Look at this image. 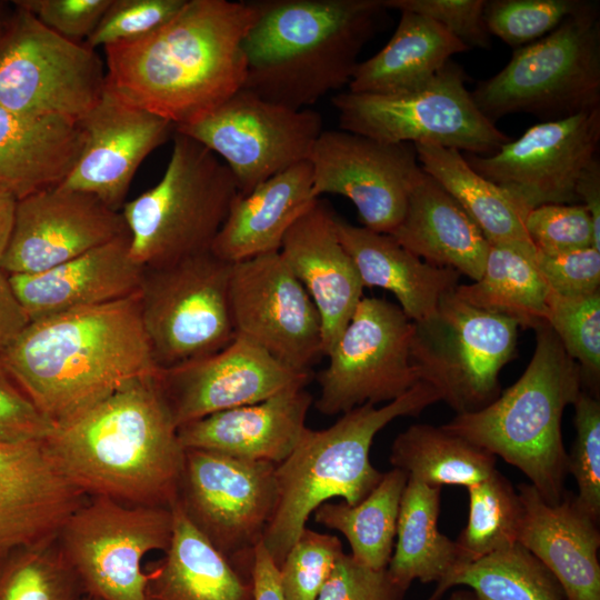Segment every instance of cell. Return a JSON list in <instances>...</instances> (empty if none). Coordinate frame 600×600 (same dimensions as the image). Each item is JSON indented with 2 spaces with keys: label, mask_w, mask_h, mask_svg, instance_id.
Masks as SVG:
<instances>
[{
  "label": "cell",
  "mask_w": 600,
  "mask_h": 600,
  "mask_svg": "<svg viewBox=\"0 0 600 600\" xmlns=\"http://www.w3.org/2000/svg\"><path fill=\"white\" fill-rule=\"evenodd\" d=\"M389 461L408 477L429 486L469 487L496 470V456L442 427L417 423L400 432Z\"/></svg>",
  "instance_id": "8d00e7d4"
},
{
  "label": "cell",
  "mask_w": 600,
  "mask_h": 600,
  "mask_svg": "<svg viewBox=\"0 0 600 600\" xmlns=\"http://www.w3.org/2000/svg\"><path fill=\"white\" fill-rule=\"evenodd\" d=\"M438 401V391L419 381L386 406L364 403L327 429L304 430L292 453L276 466L278 501L262 543L277 567L320 504L332 498L358 504L380 482L383 472L369 458L376 434L392 420L419 416Z\"/></svg>",
  "instance_id": "8992f818"
},
{
  "label": "cell",
  "mask_w": 600,
  "mask_h": 600,
  "mask_svg": "<svg viewBox=\"0 0 600 600\" xmlns=\"http://www.w3.org/2000/svg\"><path fill=\"white\" fill-rule=\"evenodd\" d=\"M56 539L0 557V600H79L84 594L61 550L53 547Z\"/></svg>",
  "instance_id": "60d3db41"
},
{
  "label": "cell",
  "mask_w": 600,
  "mask_h": 600,
  "mask_svg": "<svg viewBox=\"0 0 600 600\" xmlns=\"http://www.w3.org/2000/svg\"><path fill=\"white\" fill-rule=\"evenodd\" d=\"M334 221L338 238L363 287L392 292L412 322L431 316L440 300L459 284L457 271L423 261L391 234L356 227L337 216Z\"/></svg>",
  "instance_id": "f546056e"
},
{
  "label": "cell",
  "mask_w": 600,
  "mask_h": 600,
  "mask_svg": "<svg viewBox=\"0 0 600 600\" xmlns=\"http://www.w3.org/2000/svg\"><path fill=\"white\" fill-rule=\"evenodd\" d=\"M17 200L0 193V263L4 256L14 220Z\"/></svg>",
  "instance_id": "6f0895ef"
},
{
  "label": "cell",
  "mask_w": 600,
  "mask_h": 600,
  "mask_svg": "<svg viewBox=\"0 0 600 600\" xmlns=\"http://www.w3.org/2000/svg\"><path fill=\"white\" fill-rule=\"evenodd\" d=\"M547 323L566 352L578 362L582 383L599 390L600 291L581 297H562L550 291Z\"/></svg>",
  "instance_id": "b9f144b4"
},
{
  "label": "cell",
  "mask_w": 600,
  "mask_h": 600,
  "mask_svg": "<svg viewBox=\"0 0 600 600\" xmlns=\"http://www.w3.org/2000/svg\"><path fill=\"white\" fill-rule=\"evenodd\" d=\"M599 143L600 108L534 124L494 153L462 154L528 213L542 204L576 203L577 182L598 158Z\"/></svg>",
  "instance_id": "e0dca14e"
},
{
  "label": "cell",
  "mask_w": 600,
  "mask_h": 600,
  "mask_svg": "<svg viewBox=\"0 0 600 600\" xmlns=\"http://www.w3.org/2000/svg\"><path fill=\"white\" fill-rule=\"evenodd\" d=\"M404 593L387 569H371L343 552L316 600H402Z\"/></svg>",
  "instance_id": "f907efd6"
},
{
  "label": "cell",
  "mask_w": 600,
  "mask_h": 600,
  "mask_svg": "<svg viewBox=\"0 0 600 600\" xmlns=\"http://www.w3.org/2000/svg\"><path fill=\"white\" fill-rule=\"evenodd\" d=\"M522 522L518 542L536 556L560 583L566 600H600L598 524L564 492L547 503L531 483H520Z\"/></svg>",
  "instance_id": "4316f807"
},
{
  "label": "cell",
  "mask_w": 600,
  "mask_h": 600,
  "mask_svg": "<svg viewBox=\"0 0 600 600\" xmlns=\"http://www.w3.org/2000/svg\"><path fill=\"white\" fill-rule=\"evenodd\" d=\"M340 539L304 528L278 567L287 600H316L343 553Z\"/></svg>",
  "instance_id": "ee69618b"
},
{
  "label": "cell",
  "mask_w": 600,
  "mask_h": 600,
  "mask_svg": "<svg viewBox=\"0 0 600 600\" xmlns=\"http://www.w3.org/2000/svg\"><path fill=\"white\" fill-rule=\"evenodd\" d=\"M471 97L492 123L512 113L551 121L600 108L599 6L586 1L550 33L516 49Z\"/></svg>",
  "instance_id": "ba28073f"
},
{
  "label": "cell",
  "mask_w": 600,
  "mask_h": 600,
  "mask_svg": "<svg viewBox=\"0 0 600 600\" xmlns=\"http://www.w3.org/2000/svg\"><path fill=\"white\" fill-rule=\"evenodd\" d=\"M389 10L410 11L426 17L469 49L491 47L484 20L486 0H382Z\"/></svg>",
  "instance_id": "c3c4849f"
},
{
  "label": "cell",
  "mask_w": 600,
  "mask_h": 600,
  "mask_svg": "<svg viewBox=\"0 0 600 600\" xmlns=\"http://www.w3.org/2000/svg\"><path fill=\"white\" fill-rule=\"evenodd\" d=\"M229 301L236 337L303 372L323 354L320 314L279 251L232 263Z\"/></svg>",
  "instance_id": "d6986e66"
},
{
  "label": "cell",
  "mask_w": 600,
  "mask_h": 600,
  "mask_svg": "<svg viewBox=\"0 0 600 600\" xmlns=\"http://www.w3.org/2000/svg\"><path fill=\"white\" fill-rule=\"evenodd\" d=\"M400 13L387 44L359 62L348 91L396 94L416 90L432 79L451 57L469 50L437 22L410 11Z\"/></svg>",
  "instance_id": "d6a6232c"
},
{
  "label": "cell",
  "mask_w": 600,
  "mask_h": 600,
  "mask_svg": "<svg viewBox=\"0 0 600 600\" xmlns=\"http://www.w3.org/2000/svg\"><path fill=\"white\" fill-rule=\"evenodd\" d=\"M576 196L588 210L596 238L600 240V162L598 158L581 173L576 186Z\"/></svg>",
  "instance_id": "9f6ffc18"
},
{
  "label": "cell",
  "mask_w": 600,
  "mask_h": 600,
  "mask_svg": "<svg viewBox=\"0 0 600 600\" xmlns=\"http://www.w3.org/2000/svg\"><path fill=\"white\" fill-rule=\"evenodd\" d=\"M53 426L0 366V441H43Z\"/></svg>",
  "instance_id": "f5cc1de1"
},
{
  "label": "cell",
  "mask_w": 600,
  "mask_h": 600,
  "mask_svg": "<svg viewBox=\"0 0 600 600\" xmlns=\"http://www.w3.org/2000/svg\"><path fill=\"white\" fill-rule=\"evenodd\" d=\"M336 214L317 199L284 236L279 253L313 301L328 354L358 303L363 284L336 230Z\"/></svg>",
  "instance_id": "cb8c5ba5"
},
{
  "label": "cell",
  "mask_w": 600,
  "mask_h": 600,
  "mask_svg": "<svg viewBox=\"0 0 600 600\" xmlns=\"http://www.w3.org/2000/svg\"><path fill=\"white\" fill-rule=\"evenodd\" d=\"M14 4L34 16L59 36L84 43L111 0H17Z\"/></svg>",
  "instance_id": "816d5d0a"
},
{
  "label": "cell",
  "mask_w": 600,
  "mask_h": 600,
  "mask_svg": "<svg viewBox=\"0 0 600 600\" xmlns=\"http://www.w3.org/2000/svg\"><path fill=\"white\" fill-rule=\"evenodd\" d=\"M250 583L251 600H287L280 586L278 567L262 542L253 553Z\"/></svg>",
  "instance_id": "11a10c76"
},
{
  "label": "cell",
  "mask_w": 600,
  "mask_h": 600,
  "mask_svg": "<svg viewBox=\"0 0 600 600\" xmlns=\"http://www.w3.org/2000/svg\"><path fill=\"white\" fill-rule=\"evenodd\" d=\"M238 194L222 160L174 131L162 178L121 209L132 259L156 268L210 250Z\"/></svg>",
  "instance_id": "52a82bcc"
},
{
  "label": "cell",
  "mask_w": 600,
  "mask_h": 600,
  "mask_svg": "<svg viewBox=\"0 0 600 600\" xmlns=\"http://www.w3.org/2000/svg\"><path fill=\"white\" fill-rule=\"evenodd\" d=\"M186 0H111L84 44L96 50L142 37L169 21Z\"/></svg>",
  "instance_id": "7dc6e473"
},
{
  "label": "cell",
  "mask_w": 600,
  "mask_h": 600,
  "mask_svg": "<svg viewBox=\"0 0 600 600\" xmlns=\"http://www.w3.org/2000/svg\"><path fill=\"white\" fill-rule=\"evenodd\" d=\"M243 40V88L307 109L349 84L388 10L382 0H262Z\"/></svg>",
  "instance_id": "277c9868"
},
{
  "label": "cell",
  "mask_w": 600,
  "mask_h": 600,
  "mask_svg": "<svg viewBox=\"0 0 600 600\" xmlns=\"http://www.w3.org/2000/svg\"><path fill=\"white\" fill-rule=\"evenodd\" d=\"M538 252L557 254L593 247L600 251L591 217L581 203H548L530 210L524 219Z\"/></svg>",
  "instance_id": "bcb514c9"
},
{
  "label": "cell",
  "mask_w": 600,
  "mask_h": 600,
  "mask_svg": "<svg viewBox=\"0 0 600 600\" xmlns=\"http://www.w3.org/2000/svg\"><path fill=\"white\" fill-rule=\"evenodd\" d=\"M312 396L302 387L266 400L220 411L178 428L184 449L279 464L299 443Z\"/></svg>",
  "instance_id": "484cf974"
},
{
  "label": "cell",
  "mask_w": 600,
  "mask_h": 600,
  "mask_svg": "<svg viewBox=\"0 0 600 600\" xmlns=\"http://www.w3.org/2000/svg\"><path fill=\"white\" fill-rule=\"evenodd\" d=\"M413 146L423 172L461 206L489 244L532 243L524 228L527 212L507 191L476 172L461 151L430 143Z\"/></svg>",
  "instance_id": "d590c367"
},
{
  "label": "cell",
  "mask_w": 600,
  "mask_h": 600,
  "mask_svg": "<svg viewBox=\"0 0 600 600\" xmlns=\"http://www.w3.org/2000/svg\"><path fill=\"white\" fill-rule=\"evenodd\" d=\"M81 147L78 123L0 108V193L18 201L61 184Z\"/></svg>",
  "instance_id": "4dcf8cb0"
},
{
  "label": "cell",
  "mask_w": 600,
  "mask_h": 600,
  "mask_svg": "<svg viewBox=\"0 0 600 600\" xmlns=\"http://www.w3.org/2000/svg\"><path fill=\"white\" fill-rule=\"evenodd\" d=\"M29 322L11 287L9 274L0 269V356L16 341Z\"/></svg>",
  "instance_id": "db71d44e"
},
{
  "label": "cell",
  "mask_w": 600,
  "mask_h": 600,
  "mask_svg": "<svg viewBox=\"0 0 600 600\" xmlns=\"http://www.w3.org/2000/svg\"><path fill=\"white\" fill-rule=\"evenodd\" d=\"M576 440L568 454V473L574 477L578 507L600 521V401L581 391L573 403Z\"/></svg>",
  "instance_id": "f6af8a7d"
},
{
  "label": "cell",
  "mask_w": 600,
  "mask_h": 600,
  "mask_svg": "<svg viewBox=\"0 0 600 600\" xmlns=\"http://www.w3.org/2000/svg\"><path fill=\"white\" fill-rule=\"evenodd\" d=\"M532 243L490 244L481 277L458 284L454 293L467 303L514 319L522 328L547 323L550 290L536 266Z\"/></svg>",
  "instance_id": "e575fe53"
},
{
  "label": "cell",
  "mask_w": 600,
  "mask_h": 600,
  "mask_svg": "<svg viewBox=\"0 0 600 600\" xmlns=\"http://www.w3.org/2000/svg\"><path fill=\"white\" fill-rule=\"evenodd\" d=\"M308 161L314 198H348L364 228L387 234L402 220L409 193L424 174L412 143H387L344 130H323Z\"/></svg>",
  "instance_id": "ac0fdd59"
},
{
  "label": "cell",
  "mask_w": 600,
  "mask_h": 600,
  "mask_svg": "<svg viewBox=\"0 0 600 600\" xmlns=\"http://www.w3.org/2000/svg\"><path fill=\"white\" fill-rule=\"evenodd\" d=\"M12 3V2H11ZM13 12V4L0 1V37L3 33Z\"/></svg>",
  "instance_id": "680465c9"
},
{
  "label": "cell",
  "mask_w": 600,
  "mask_h": 600,
  "mask_svg": "<svg viewBox=\"0 0 600 600\" xmlns=\"http://www.w3.org/2000/svg\"><path fill=\"white\" fill-rule=\"evenodd\" d=\"M163 561L149 572L148 600H251L243 578L191 522L178 501Z\"/></svg>",
  "instance_id": "1f68e13d"
},
{
  "label": "cell",
  "mask_w": 600,
  "mask_h": 600,
  "mask_svg": "<svg viewBox=\"0 0 600 600\" xmlns=\"http://www.w3.org/2000/svg\"><path fill=\"white\" fill-rule=\"evenodd\" d=\"M440 493L441 487L408 477L397 543L387 567L391 580L406 592L414 580L438 584L464 564L457 542L438 529Z\"/></svg>",
  "instance_id": "836d02e7"
},
{
  "label": "cell",
  "mask_w": 600,
  "mask_h": 600,
  "mask_svg": "<svg viewBox=\"0 0 600 600\" xmlns=\"http://www.w3.org/2000/svg\"><path fill=\"white\" fill-rule=\"evenodd\" d=\"M391 236L423 261L473 281L483 272L490 247L461 206L427 173L410 191Z\"/></svg>",
  "instance_id": "f1b7e54d"
},
{
  "label": "cell",
  "mask_w": 600,
  "mask_h": 600,
  "mask_svg": "<svg viewBox=\"0 0 600 600\" xmlns=\"http://www.w3.org/2000/svg\"><path fill=\"white\" fill-rule=\"evenodd\" d=\"M79 600H97L88 594L82 596Z\"/></svg>",
  "instance_id": "94428289"
},
{
  "label": "cell",
  "mask_w": 600,
  "mask_h": 600,
  "mask_svg": "<svg viewBox=\"0 0 600 600\" xmlns=\"http://www.w3.org/2000/svg\"><path fill=\"white\" fill-rule=\"evenodd\" d=\"M408 474L397 468L383 476L377 487L358 504L324 502L314 511V521L341 532L351 556L374 569H387L393 552L401 497Z\"/></svg>",
  "instance_id": "74e56055"
},
{
  "label": "cell",
  "mask_w": 600,
  "mask_h": 600,
  "mask_svg": "<svg viewBox=\"0 0 600 600\" xmlns=\"http://www.w3.org/2000/svg\"><path fill=\"white\" fill-rule=\"evenodd\" d=\"M534 330L536 349L518 381L486 408L441 427L518 468L557 504L568 473L561 419L582 391V372L548 323Z\"/></svg>",
  "instance_id": "5b68a950"
},
{
  "label": "cell",
  "mask_w": 600,
  "mask_h": 600,
  "mask_svg": "<svg viewBox=\"0 0 600 600\" xmlns=\"http://www.w3.org/2000/svg\"><path fill=\"white\" fill-rule=\"evenodd\" d=\"M158 387L177 428L207 416L304 388L310 372L294 370L236 337L207 357L158 370Z\"/></svg>",
  "instance_id": "ffe728a7"
},
{
  "label": "cell",
  "mask_w": 600,
  "mask_h": 600,
  "mask_svg": "<svg viewBox=\"0 0 600 600\" xmlns=\"http://www.w3.org/2000/svg\"><path fill=\"white\" fill-rule=\"evenodd\" d=\"M172 534L171 508L94 497L66 521L58 538L61 552L83 592L97 600H148L149 573L142 560L167 550Z\"/></svg>",
  "instance_id": "4fadbf2b"
},
{
  "label": "cell",
  "mask_w": 600,
  "mask_h": 600,
  "mask_svg": "<svg viewBox=\"0 0 600 600\" xmlns=\"http://www.w3.org/2000/svg\"><path fill=\"white\" fill-rule=\"evenodd\" d=\"M156 376L132 381L54 424L43 440L84 494L166 508L177 500L186 449Z\"/></svg>",
  "instance_id": "3957f363"
},
{
  "label": "cell",
  "mask_w": 600,
  "mask_h": 600,
  "mask_svg": "<svg viewBox=\"0 0 600 600\" xmlns=\"http://www.w3.org/2000/svg\"><path fill=\"white\" fill-rule=\"evenodd\" d=\"M447 600H480L471 590L469 589H458L451 592Z\"/></svg>",
  "instance_id": "91938a15"
},
{
  "label": "cell",
  "mask_w": 600,
  "mask_h": 600,
  "mask_svg": "<svg viewBox=\"0 0 600 600\" xmlns=\"http://www.w3.org/2000/svg\"><path fill=\"white\" fill-rule=\"evenodd\" d=\"M460 586L480 600H566L554 576L519 542L459 567L436 586L429 600Z\"/></svg>",
  "instance_id": "f35d334b"
},
{
  "label": "cell",
  "mask_w": 600,
  "mask_h": 600,
  "mask_svg": "<svg viewBox=\"0 0 600 600\" xmlns=\"http://www.w3.org/2000/svg\"><path fill=\"white\" fill-rule=\"evenodd\" d=\"M341 130L387 143H430L491 154L511 139L477 108L463 69L450 60L422 87L396 94L332 97Z\"/></svg>",
  "instance_id": "30bf717a"
},
{
  "label": "cell",
  "mask_w": 600,
  "mask_h": 600,
  "mask_svg": "<svg viewBox=\"0 0 600 600\" xmlns=\"http://www.w3.org/2000/svg\"><path fill=\"white\" fill-rule=\"evenodd\" d=\"M12 4L0 37V108L79 123L106 89L104 61Z\"/></svg>",
  "instance_id": "7c38bea8"
},
{
  "label": "cell",
  "mask_w": 600,
  "mask_h": 600,
  "mask_svg": "<svg viewBox=\"0 0 600 600\" xmlns=\"http://www.w3.org/2000/svg\"><path fill=\"white\" fill-rule=\"evenodd\" d=\"M467 491L468 521L456 540L464 564L516 544L523 516L518 491L497 469Z\"/></svg>",
  "instance_id": "ab89813d"
},
{
  "label": "cell",
  "mask_w": 600,
  "mask_h": 600,
  "mask_svg": "<svg viewBox=\"0 0 600 600\" xmlns=\"http://www.w3.org/2000/svg\"><path fill=\"white\" fill-rule=\"evenodd\" d=\"M83 496L44 441H0V557L56 539Z\"/></svg>",
  "instance_id": "603a6c76"
},
{
  "label": "cell",
  "mask_w": 600,
  "mask_h": 600,
  "mask_svg": "<svg viewBox=\"0 0 600 600\" xmlns=\"http://www.w3.org/2000/svg\"><path fill=\"white\" fill-rule=\"evenodd\" d=\"M584 0H490L484 20L490 34L512 47H522L554 30L577 12Z\"/></svg>",
  "instance_id": "7bdbcfd3"
},
{
  "label": "cell",
  "mask_w": 600,
  "mask_h": 600,
  "mask_svg": "<svg viewBox=\"0 0 600 600\" xmlns=\"http://www.w3.org/2000/svg\"><path fill=\"white\" fill-rule=\"evenodd\" d=\"M412 330L413 322L400 307L362 297L317 378L316 408L333 416L404 394L420 381L410 356Z\"/></svg>",
  "instance_id": "2e32d148"
},
{
  "label": "cell",
  "mask_w": 600,
  "mask_h": 600,
  "mask_svg": "<svg viewBox=\"0 0 600 600\" xmlns=\"http://www.w3.org/2000/svg\"><path fill=\"white\" fill-rule=\"evenodd\" d=\"M214 153L240 194L302 161L323 131L321 114L270 102L242 88L200 120L174 128Z\"/></svg>",
  "instance_id": "9a60e30c"
},
{
  "label": "cell",
  "mask_w": 600,
  "mask_h": 600,
  "mask_svg": "<svg viewBox=\"0 0 600 600\" xmlns=\"http://www.w3.org/2000/svg\"><path fill=\"white\" fill-rule=\"evenodd\" d=\"M126 233L121 211L92 194L57 186L17 201L0 269L8 274L41 272Z\"/></svg>",
  "instance_id": "44dd1931"
},
{
  "label": "cell",
  "mask_w": 600,
  "mask_h": 600,
  "mask_svg": "<svg viewBox=\"0 0 600 600\" xmlns=\"http://www.w3.org/2000/svg\"><path fill=\"white\" fill-rule=\"evenodd\" d=\"M257 1L186 0L164 24L104 50L107 88L174 128L193 123L243 88V40Z\"/></svg>",
  "instance_id": "6da1fadb"
},
{
  "label": "cell",
  "mask_w": 600,
  "mask_h": 600,
  "mask_svg": "<svg viewBox=\"0 0 600 600\" xmlns=\"http://www.w3.org/2000/svg\"><path fill=\"white\" fill-rule=\"evenodd\" d=\"M276 466L186 449L177 501L247 580L277 506Z\"/></svg>",
  "instance_id": "5bb4252c"
},
{
  "label": "cell",
  "mask_w": 600,
  "mask_h": 600,
  "mask_svg": "<svg viewBox=\"0 0 600 600\" xmlns=\"http://www.w3.org/2000/svg\"><path fill=\"white\" fill-rule=\"evenodd\" d=\"M0 366L53 424L158 372L139 292L30 321Z\"/></svg>",
  "instance_id": "7a4b0ae2"
},
{
  "label": "cell",
  "mask_w": 600,
  "mask_h": 600,
  "mask_svg": "<svg viewBox=\"0 0 600 600\" xmlns=\"http://www.w3.org/2000/svg\"><path fill=\"white\" fill-rule=\"evenodd\" d=\"M231 270L232 263L211 250L143 268L141 320L158 370L216 353L233 341Z\"/></svg>",
  "instance_id": "8fae6325"
},
{
  "label": "cell",
  "mask_w": 600,
  "mask_h": 600,
  "mask_svg": "<svg viewBox=\"0 0 600 600\" xmlns=\"http://www.w3.org/2000/svg\"><path fill=\"white\" fill-rule=\"evenodd\" d=\"M316 200L310 162L293 164L238 194L210 250L231 263L278 252L288 230Z\"/></svg>",
  "instance_id": "83f0119b"
},
{
  "label": "cell",
  "mask_w": 600,
  "mask_h": 600,
  "mask_svg": "<svg viewBox=\"0 0 600 600\" xmlns=\"http://www.w3.org/2000/svg\"><path fill=\"white\" fill-rule=\"evenodd\" d=\"M78 124L81 152L59 186L92 194L116 211L126 203L140 164L174 132L171 122L127 102L107 86Z\"/></svg>",
  "instance_id": "7402d4cb"
},
{
  "label": "cell",
  "mask_w": 600,
  "mask_h": 600,
  "mask_svg": "<svg viewBox=\"0 0 600 600\" xmlns=\"http://www.w3.org/2000/svg\"><path fill=\"white\" fill-rule=\"evenodd\" d=\"M534 261L552 293L581 297L600 291V251L593 247L557 254L537 251Z\"/></svg>",
  "instance_id": "681fc988"
},
{
  "label": "cell",
  "mask_w": 600,
  "mask_h": 600,
  "mask_svg": "<svg viewBox=\"0 0 600 600\" xmlns=\"http://www.w3.org/2000/svg\"><path fill=\"white\" fill-rule=\"evenodd\" d=\"M519 327L452 291L431 316L413 322L411 361L420 381L430 383L457 414L476 412L500 396L499 373L516 356Z\"/></svg>",
  "instance_id": "9c48e42d"
},
{
  "label": "cell",
  "mask_w": 600,
  "mask_h": 600,
  "mask_svg": "<svg viewBox=\"0 0 600 600\" xmlns=\"http://www.w3.org/2000/svg\"><path fill=\"white\" fill-rule=\"evenodd\" d=\"M143 267L130 253L129 233L51 269L9 274L30 321L99 306L139 292Z\"/></svg>",
  "instance_id": "d4e9b609"
}]
</instances>
